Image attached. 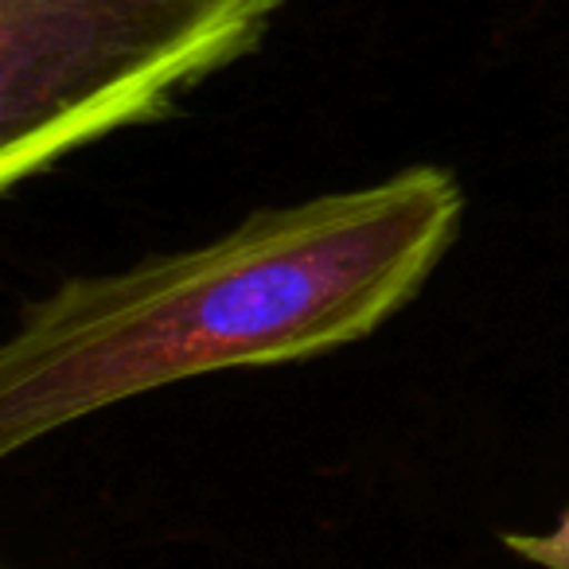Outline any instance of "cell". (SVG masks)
Instances as JSON below:
<instances>
[{
  "mask_svg": "<svg viewBox=\"0 0 569 569\" xmlns=\"http://www.w3.org/2000/svg\"><path fill=\"white\" fill-rule=\"evenodd\" d=\"M460 214V183L421 164L266 207L196 250L71 277L0 348V452L172 382L363 340L426 284Z\"/></svg>",
  "mask_w": 569,
  "mask_h": 569,
  "instance_id": "cell-1",
  "label": "cell"
},
{
  "mask_svg": "<svg viewBox=\"0 0 569 569\" xmlns=\"http://www.w3.org/2000/svg\"><path fill=\"white\" fill-rule=\"evenodd\" d=\"M281 0H0V183L118 129L261 40Z\"/></svg>",
  "mask_w": 569,
  "mask_h": 569,
  "instance_id": "cell-2",
  "label": "cell"
},
{
  "mask_svg": "<svg viewBox=\"0 0 569 569\" xmlns=\"http://www.w3.org/2000/svg\"><path fill=\"white\" fill-rule=\"evenodd\" d=\"M511 550H519L522 558L538 561L550 569H569V519L561 522L553 535L542 538H511Z\"/></svg>",
  "mask_w": 569,
  "mask_h": 569,
  "instance_id": "cell-3",
  "label": "cell"
}]
</instances>
